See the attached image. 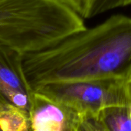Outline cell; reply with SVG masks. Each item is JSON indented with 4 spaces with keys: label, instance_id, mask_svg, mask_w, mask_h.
I'll return each mask as SVG.
<instances>
[{
    "label": "cell",
    "instance_id": "cell-1",
    "mask_svg": "<svg viewBox=\"0 0 131 131\" xmlns=\"http://www.w3.org/2000/svg\"><path fill=\"white\" fill-rule=\"evenodd\" d=\"M33 91L56 82L131 77V17L114 15L43 50L23 54Z\"/></svg>",
    "mask_w": 131,
    "mask_h": 131
},
{
    "label": "cell",
    "instance_id": "cell-2",
    "mask_svg": "<svg viewBox=\"0 0 131 131\" xmlns=\"http://www.w3.org/2000/svg\"><path fill=\"white\" fill-rule=\"evenodd\" d=\"M85 28L84 19L61 0H0V44L23 54Z\"/></svg>",
    "mask_w": 131,
    "mask_h": 131
},
{
    "label": "cell",
    "instance_id": "cell-3",
    "mask_svg": "<svg viewBox=\"0 0 131 131\" xmlns=\"http://www.w3.org/2000/svg\"><path fill=\"white\" fill-rule=\"evenodd\" d=\"M61 102L81 115H99L113 107H130L128 80L104 79L50 83L35 90Z\"/></svg>",
    "mask_w": 131,
    "mask_h": 131
},
{
    "label": "cell",
    "instance_id": "cell-4",
    "mask_svg": "<svg viewBox=\"0 0 131 131\" xmlns=\"http://www.w3.org/2000/svg\"><path fill=\"white\" fill-rule=\"evenodd\" d=\"M33 94L24 71L23 54L0 44V102L17 107L29 114Z\"/></svg>",
    "mask_w": 131,
    "mask_h": 131
},
{
    "label": "cell",
    "instance_id": "cell-5",
    "mask_svg": "<svg viewBox=\"0 0 131 131\" xmlns=\"http://www.w3.org/2000/svg\"><path fill=\"white\" fill-rule=\"evenodd\" d=\"M82 116L72 107L34 91L29 111L31 131H78Z\"/></svg>",
    "mask_w": 131,
    "mask_h": 131
},
{
    "label": "cell",
    "instance_id": "cell-6",
    "mask_svg": "<svg viewBox=\"0 0 131 131\" xmlns=\"http://www.w3.org/2000/svg\"><path fill=\"white\" fill-rule=\"evenodd\" d=\"M0 130L30 131L29 114L17 107L0 102Z\"/></svg>",
    "mask_w": 131,
    "mask_h": 131
},
{
    "label": "cell",
    "instance_id": "cell-7",
    "mask_svg": "<svg viewBox=\"0 0 131 131\" xmlns=\"http://www.w3.org/2000/svg\"><path fill=\"white\" fill-rule=\"evenodd\" d=\"M130 107H113L104 110L99 117L109 131H131Z\"/></svg>",
    "mask_w": 131,
    "mask_h": 131
},
{
    "label": "cell",
    "instance_id": "cell-8",
    "mask_svg": "<svg viewBox=\"0 0 131 131\" xmlns=\"http://www.w3.org/2000/svg\"><path fill=\"white\" fill-rule=\"evenodd\" d=\"M131 5V0H88L82 18H92L106 12Z\"/></svg>",
    "mask_w": 131,
    "mask_h": 131
},
{
    "label": "cell",
    "instance_id": "cell-9",
    "mask_svg": "<svg viewBox=\"0 0 131 131\" xmlns=\"http://www.w3.org/2000/svg\"><path fill=\"white\" fill-rule=\"evenodd\" d=\"M78 131H109L99 115H83Z\"/></svg>",
    "mask_w": 131,
    "mask_h": 131
},
{
    "label": "cell",
    "instance_id": "cell-10",
    "mask_svg": "<svg viewBox=\"0 0 131 131\" xmlns=\"http://www.w3.org/2000/svg\"><path fill=\"white\" fill-rule=\"evenodd\" d=\"M81 18L84 12L88 0H61Z\"/></svg>",
    "mask_w": 131,
    "mask_h": 131
},
{
    "label": "cell",
    "instance_id": "cell-11",
    "mask_svg": "<svg viewBox=\"0 0 131 131\" xmlns=\"http://www.w3.org/2000/svg\"><path fill=\"white\" fill-rule=\"evenodd\" d=\"M129 114H130V117L131 119V106L130 107V108H129Z\"/></svg>",
    "mask_w": 131,
    "mask_h": 131
},
{
    "label": "cell",
    "instance_id": "cell-12",
    "mask_svg": "<svg viewBox=\"0 0 131 131\" xmlns=\"http://www.w3.org/2000/svg\"><path fill=\"white\" fill-rule=\"evenodd\" d=\"M128 83L130 84V87H131V77L128 79Z\"/></svg>",
    "mask_w": 131,
    "mask_h": 131
},
{
    "label": "cell",
    "instance_id": "cell-13",
    "mask_svg": "<svg viewBox=\"0 0 131 131\" xmlns=\"http://www.w3.org/2000/svg\"><path fill=\"white\" fill-rule=\"evenodd\" d=\"M0 131H2V130H0ZM30 131H31V130H30Z\"/></svg>",
    "mask_w": 131,
    "mask_h": 131
}]
</instances>
